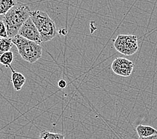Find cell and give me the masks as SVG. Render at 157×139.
Wrapping results in <instances>:
<instances>
[{
    "label": "cell",
    "mask_w": 157,
    "mask_h": 139,
    "mask_svg": "<svg viewBox=\"0 0 157 139\" xmlns=\"http://www.w3.org/2000/svg\"><path fill=\"white\" fill-rule=\"evenodd\" d=\"M32 11L25 4L14 5L3 16V22L6 27L9 38L17 35L23 24L30 17Z\"/></svg>",
    "instance_id": "1"
},
{
    "label": "cell",
    "mask_w": 157,
    "mask_h": 139,
    "mask_svg": "<svg viewBox=\"0 0 157 139\" xmlns=\"http://www.w3.org/2000/svg\"><path fill=\"white\" fill-rule=\"evenodd\" d=\"M30 18L40 34L42 43L51 41L56 36L58 31L56 24L46 12L41 10L32 11Z\"/></svg>",
    "instance_id": "2"
},
{
    "label": "cell",
    "mask_w": 157,
    "mask_h": 139,
    "mask_svg": "<svg viewBox=\"0 0 157 139\" xmlns=\"http://www.w3.org/2000/svg\"><path fill=\"white\" fill-rule=\"evenodd\" d=\"M13 44L16 46L20 55L28 62L34 64L41 58L42 46L34 42L26 40L19 35L12 38Z\"/></svg>",
    "instance_id": "3"
},
{
    "label": "cell",
    "mask_w": 157,
    "mask_h": 139,
    "mask_svg": "<svg viewBox=\"0 0 157 139\" xmlns=\"http://www.w3.org/2000/svg\"><path fill=\"white\" fill-rule=\"evenodd\" d=\"M113 46L117 52L124 55H133L138 49V37L133 35H119L114 41Z\"/></svg>",
    "instance_id": "4"
},
{
    "label": "cell",
    "mask_w": 157,
    "mask_h": 139,
    "mask_svg": "<svg viewBox=\"0 0 157 139\" xmlns=\"http://www.w3.org/2000/svg\"><path fill=\"white\" fill-rule=\"evenodd\" d=\"M17 35L38 44L42 43L40 34L30 17L21 27Z\"/></svg>",
    "instance_id": "5"
},
{
    "label": "cell",
    "mask_w": 157,
    "mask_h": 139,
    "mask_svg": "<svg viewBox=\"0 0 157 139\" xmlns=\"http://www.w3.org/2000/svg\"><path fill=\"white\" fill-rule=\"evenodd\" d=\"M134 63L124 58H117L112 64L113 72L121 76H130L134 68Z\"/></svg>",
    "instance_id": "6"
},
{
    "label": "cell",
    "mask_w": 157,
    "mask_h": 139,
    "mask_svg": "<svg viewBox=\"0 0 157 139\" xmlns=\"http://www.w3.org/2000/svg\"><path fill=\"white\" fill-rule=\"evenodd\" d=\"M10 68H11L12 72V82L13 84L14 90L16 91H20L22 90L23 86L24 85L25 82H26V78L24 77L22 74L15 72L12 68V66L10 67Z\"/></svg>",
    "instance_id": "7"
},
{
    "label": "cell",
    "mask_w": 157,
    "mask_h": 139,
    "mask_svg": "<svg viewBox=\"0 0 157 139\" xmlns=\"http://www.w3.org/2000/svg\"><path fill=\"white\" fill-rule=\"evenodd\" d=\"M136 131L139 137H148L157 134V130L151 126L140 124L136 127Z\"/></svg>",
    "instance_id": "8"
},
{
    "label": "cell",
    "mask_w": 157,
    "mask_h": 139,
    "mask_svg": "<svg viewBox=\"0 0 157 139\" xmlns=\"http://www.w3.org/2000/svg\"><path fill=\"white\" fill-rule=\"evenodd\" d=\"M16 2L13 0H0V16H5L8 11L16 5Z\"/></svg>",
    "instance_id": "9"
},
{
    "label": "cell",
    "mask_w": 157,
    "mask_h": 139,
    "mask_svg": "<svg viewBox=\"0 0 157 139\" xmlns=\"http://www.w3.org/2000/svg\"><path fill=\"white\" fill-rule=\"evenodd\" d=\"M12 38H2L0 41V56L3 53L10 52L13 46Z\"/></svg>",
    "instance_id": "10"
},
{
    "label": "cell",
    "mask_w": 157,
    "mask_h": 139,
    "mask_svg": "<svg viewBox=\"0 0 157 139\" xmlns=\"http://www.w3.org/2000/svg\"><path fill=\"white\" fill-rule=\"evenodd\" d=\"M14 55L12 51L3 53L0 56V64L6 67H11V64L13 61Z\"/></svg>",
    "instance_id": "11"
},
{
    "label": "cell",
    "mask_w": 157,
    "mask_h": 139,
    "mask_svg": "<svg viewBox=\"0 0 157 139\" xmlns=\"http://www.w3.org/2000/svg\"><path fill=\"white\" fill-rule=\"evenodd\" d=\"M39 139H65V137L60 133H55L46 130H42Z\"/></svg>",
    "instance_id": "12"
},
{
    "label": "cell",
    "mask_w": 157,
    "mask_h": 139,
    "mask_svg": "<svg viewBox=\"0 0 157 139\" xmlns=\"http://www.w3.org/2000/svg\"><path fill=\"white\" fill-rule=\"evenodd\" d=\"M0 38H8V35L7 33L6 27L3 21H0Z\"/></svg>",
    "instance_id": "13"
},
{
    "label": "cell",
    "mask_w": 157,
    "mask_h": 139,
    "mask_svg": "<svg viewBox=\"0 0 157 139\" xmlns=\"http://www.w3.org/2000/svg\"><path fill=\"white\" fill-rule=\"evenodd\" d=\"M67 82L65 80L61 79V80H59V82H58V86L60 88H61V89L65 88L67 87Z\"/></svg>",
    "instance_id": "14"
},
{
    "label": "cell",
    "mask_w": 157,
    "mask_h": 139,
    "mask_svg": "<svg viewBox=\"0 0 157 139\" xmlns=\"http://www.w3.org/2000/svg\"><path fill=\"white\" fill-rule=\"evenodd\" d=\"M138 139H157V134L148 137H139Z\"/></svg>",
    "instance_id": "15"
},
{
    "label": "cell",
    "mask_w": 157,
    "mask_h": 139,
    "mask_svg": "<svg viewBox=\"0 0 157 139\" xmlns=\"http://www.w3.org/2000/svg\"><path fill=\"white\" fill-rule=\"evenodd\" d=\"M2 40V38H0V41H1Z\"/></svg>",
    "instance_id": "16"
}]
</instances>
